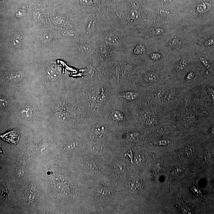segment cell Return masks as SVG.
Instances as JSON below:
<instances>
[{
    "label": "cell",
    "instance_id": "13",
    "mask_svg": "<svg viewBox=\"0 0 214 214\" xmlns=\"http://www.w3.org/2000/svg\"><path fill=\"white\" fill-rule=\"evenodd\" d=\"M180 42H179V40L178 39H175L173 40H172V41H171V43H170V45H177V44H178V43H180Z\"/></svg>",
    "mask_w": 214,
    "mask_h": 214
},
{
    "label": "cell",
    "instance_id": "12",
    "mask_svg": "<svg viewBox=\"0 0 214 214\" xmlns=\"http://www.w3.org/2000/svg\"><path fill=\"white\" fill-rule=\"evenodd\" d=\"M194 76V74L193 72H189L186 78L187 79H191Z\"/></svg>",
    "mask_w": 214,
    "mask_h": 214
},
{
    "label": "cell",
    "instance_id": "5",
    "mask_svg": "<svg viewBox=\"0 0 214 214\" xmlns=\"http://www.w3.org/2000/svg\"><path fill=\"white\" fill-rule=\"evenodd\" d=\"M187 62L185 60H182L176 65V69L177 71L182 70L186 68Z\"/></svg>",
    "mask_w": 214,
    "mask_h": 214
},
{
    "label": "cell",
    "instance_id": "7",
    "mask_svg": "<svg viewBox=\"0 0 214 214\" xmlns=\"http://www.w3.org/2000/svg\"><path fill=\"white\" fill-rule=\"evenodd\" d=\"M157 79V77L155 74L151 73L146 75L145 77V80L146 81H154Z\"/></svg>",
    "mask_w": 214,
    "mask_h": 214
},
{
    "label": "cell",
    "instance_id": "1",
    "mask_svg": "<svg viewBox=\"0 0 214 214\" xmlns=\"http://www.w3.org/2000/svg\"><path fill=\"white\" fill-rule=\"evenodd\" d=\"M20 130L15 129L9 131L1 136V137L4 141L15 146L17 144L20 139Z\"/></svg>",
    "mask_w": 214,
    "mask_h": 214
},
{
    "label": "cell",
    "instance_id": "15",
    "mask_svg": "<svg viewBox=\"0 0 214 214\" xmlns=\"http://www.w3.org/2000/svg\"><path fill=\"white\" fill-rule=\"evenodd\" d=\"M81 50H82V51H88V50H90V48H88V46L86 45H84L82 46L81 47Z\"/></svg>",
    "mask_w": 214,
    "mask_h": 214
},
{
    "label": "cell",
    "instance_id": "3",
    "mask_svg": "<svg viewBox=\"0 0 214 214\" xmlns=\"http://www.w3.org/2000/svg\"><path fill=\"white\" fill-rule=\"evenodd\" d=\"M211 9V5L208 3H203L198 5L197 7L198 11L201 13H204L208 11Z\"/></svg>",
    "mask_w": 214,
    "mask_h": 214
},
{
    "label": "cell",
    "instance_id": "14",
    "mask_svg": "<svg viewBox=\"0 0 214 214\" xmlns=\"http://www.w3.org/2000/svg\"><path fill=\"white\" fill-rule=\"evenodd\" d=\"M160 13H161V14H162V15H163L164 16L167 15L169 14H168V12H167V10H166L165 9L161 10L160 11Z\"/></svg>",
    "mask_w": 214,
    "mask_h": 214
},
{
    "label": "cell",
    "instance_id": "6",
    "mask_svg": "<svg viewBox=\"0 0 214 214\" xmlns=\"http://www.w3.org/2000/svg\"><path fill=\"white\" fill-rule=\"evenodd\" d=\"M130 16L133 20H138L141 17L140 13L136 10H133L130 12Z\"/></svg>",
    "mask_w": 214,
    "mask_h": 214
},
{
    "label": "cell",
    "instance_id": "16",
    "mask_svg": "<svg viewBox=\"0 0 214 214\" xmlns=\"http://www.w3.org/2000/svg\"><path fill=\"white\" fill-rule=\"evenodd\" d=\"M161 1L164 3H170L171 1H172V0H161Z\"/></svg>",
    "mask_w": 214,
    "mask_h": 214
},
{
    "label": "cell",
    "instance_id": "11",
    "mask_svg": "<svg viewBox=\"0 0 214 214\" xmlns=\"http://www.w3.org/2000/svg\"><path fill=\"white\" fill-rule=\"evenodd\" d=\"M213 44H214V38L208 40L206 41L205 43V45L207 46L211 45H213Z\"/></svg>",
    "mask_w": 214,
    "mask_h": 214
},
{
    "label": "cell",
    "instance_id": "9",
    "mask_svg": "<svg viewBox=\"0 0 214 214\" xmlns=\"http://www.w3.org/2000/svg\"><path fill=\"white\" fill-rule=\"evenodd\" d=\"M200 60L201 61V62L202 63H203L205 66L206 68L208 69V70H209L210 71L212 70V68L211 67V65H210V64L206 60L204 59V58H203V57H200Z\"/></svg>",
    "mask_w": 214,
    "mask_h": 214
},
{
    "label": "cell",
    "instance_id": "2",
    "mask_svg": "<svg viewBox=\"0 0 214 214\" xmlns=\"http://www.w3.org/2000/svg\"><path fill=\"white\" fill-rule=\"evenodd\" d=\"M122 97L127 100H133L137 98L139 94L138 93L132 91H128L121 94Z\"/></svg>",
    "mask_w": 214,
    "mask_h": 214
},
{
    "label": "cell",
    "instance_id": "4",
    "mask_svg": "<svg viewBox=\"0 0 214 214\" xmlns=\"http://www.w3.org/2000/svg\"><path fill=\"white\" fill-rule=\"evenodd\" d=\"M118 40V39L114 35H110L108 36L106 39V42L110 44H116Z\"/></svg>",
    "mask_w": 214,
    "mask_h": 214
},
{
    "label": "cell",
    "instance_id": "10",
    "mask_svg": "<svg viewBox=\"0 0 214 214\" xmlns=\"http://www.w3.org/2000/svg\"><path fill=\"white\" fill-rule=\"evenodd\" d=\"M93 0H80L81 3L84 6H87L92 3Z\"/></svg>",
    "mask_w": 214,
    "mask_h": 214
},
{
    "label": "cell",
    "instance_id": "8",
    "mask_svg": "<svg viewBox=\"0 0 214 214\" xmlns=\"http://www.w3.org/2000/svg\"><path fill=\"white\" fill-rule=\"evenodd\" d=\"M113 117L117 121H120L123 119L124 116L122 115V113L119 111H116L113 114Z\"/></svg>",
    "mask_w": 214,
    "mask_h": 214
}]
</instances>
